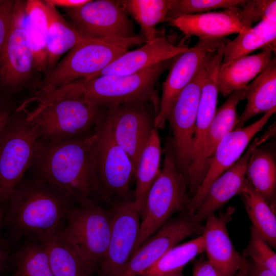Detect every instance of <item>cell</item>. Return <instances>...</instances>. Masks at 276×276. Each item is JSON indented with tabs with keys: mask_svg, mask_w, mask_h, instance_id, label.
Masks as SVG:
<instances>
[{
	"mask_svg": "<svg viewBox=\"0 0 276 276\" xmlns=\"http://www.w3.org/2000/svg\"><path fill=\"white\" fill-rule=\"evenodd\" d=\"M162 154L158 130L155 128L142 152L135 171L133 203L141 213L148 191L160 172Z\"/></svg>",
	"mask_w": 276,
	"mask_h": 276,
	"instance_id": "f1b7e54d",
	"label": "cell"
},
{
	"mask_svg": "<svg viewBox=\"0 0 276 276\" xmlns=\"http://www.w3.org/2000/svg\"><path fill=\"white\" fill-rule=\"evenodd\" d=\"M7 201L4 220L10 233L39 240L61 229L73 206L69 198L38 178H23Z\"/></svg>",
	"mask_w": 276,
	"mask_h": 276,
	"instance_id": "7a4b0ae2",
	"label": "cell"
},
{
	"mask_svg": "<svg viewBox=\"0 0 276 276\" xmlns=\"http://www.w3.org/2000/svg\"><path fill=\"white\" fill-rule=\"evenodd\" d=\"M275 132V126L273 125L261 137L255 139L238 160L212 182L204 200L193 215L196 223L202 224L215 211L239 194L246 182V167L252 152L273 136Z\"/></svg>",
	"mask_w": 276,
	"mask_h": 276,
	"instance_id": "d6986e66",
	"label": "cell"
},
{
	"mask_svg": "<svg viewBox=\"0 0 276 276\" xmlns=\"http://www.w3.org/2000/svg\"><path fill=\"white\" fill-rule=\"evenodd\" d=\"M193 276H224L209 261L200 259L194 264Z\"/></svg>",
	"mask_w": 276,
	"mask_h": 276,
	"instance_id": "ab89813d",
	"label": "cell"
},
{
	"mask_svg": "<svg viewBox=\"0 0 276 276\" xmlns=\"http://www.w3.org/2000/svg\"><path fill=\"white\" fill-rule=\"evenodd\" d=\"M275 110L276 108H273L251 124L234 129L220 141L201 184L191 198L187 210L190 214H195L204 200L212 182L238 160L253 137L262 130Z\"/></svg>",
	"mask_w": 276,
	"mask_h": 276,
	"instance_id": "2e32d148",
	"label": "cell"
},
{
	"mask_svg": "<svg viewBox=\"0 0 276 276\" xmlns=\"http://www.w3.org/2000/svg\"><path fill=\"white\" fill-rule=\"evenodd\" d=\"M111 208L98 204L72 206L62 232L90 270L98 268L107 251L111 227Z\"/></svg>",
	"mask_w": 276,
	"mask_h": 276,
	"instance_id": "9c48e42d",
	"label": "cell"
},
{
	"mask_svg": "<svg viewBox=\"0 0 276 276\" xmlns=\"http://www.w3.org/2000/svg\"><path fill=\"white\" fill-rule=\"evenodd\" d=\"M26 1H15L10 31L0 55V92L10 97L27 81L34 56L25 27Z\"/></svg>",
	"mask_w": 276,
	"mask_h": 276,
	"instance_id": "8fae6325",
	"label": "cell"
},
{
	"mask_svg": "<svg viewBox=\"0 0 276 276\" xmlns=\"http://www.w3.org/2000/svg\"><path fill=\"white\" fill-rule=\"evenodd\" d=\"M25 27L33 51L34 68L46 72L48 20L43 1H26Z\"/></svg>",
	"mask_w": 276,
	"mask_h": 276,
	"instance_id": "f546056e",
	"label": "cell"
},
{
	"mask_svg": "<svg viewBox=\"0 0 276 276\" xmlns=\"http://www.w3.org/2000/svg\"><path fill=\"white\" fill-rule=\"evenodd\" d=\"M212 53L211 52L208 54L192 80L180 93L167 118L173 134L172 144L176 163L186 182L192 160L202 84Z\"/></svg>",
	"mask_w": 276,
	"mask_h": 276,
	"instance_id": "30bf717a",
	"label": "cell"
},
{
	"mask_svg": "<svg viewBox=\"0 0 276 276\" xmlns=\"http://www.w3.org/2000/svg\"><path fill=\"white\" fill-rule=\"evenodd\" d=\"M116 143L135 170L152 131L158 111L151 103H125L104 109Z\"/></svg>",
	"mask_w": 276,
	"mask_h": 276,
	"instance_id": "4fadbf2b",
	"label": "cell"
},
{
	"mask_svg": "<svg viewBox=\"0 0 276 276\" xmlns=\"http://www.w3.org/2000/svg\"><path fill=\"white\" fill-rule=\"evenodd\" d=\"M48 20L47 43V72L53 68L59 59L66 52L89 39L68 24L56 8L43 1Z\"/></svg>",
	"mask_w": 276,
	"mask_h": 276,
	"instance_id": "484cf974",
	"label": "cell"
},
{
	"mask_svg": "<svg viewBox=\"0 0 276 276\" xmlns=\"http://www.w3.org/2000/svg\"><path fill=\"white\" fill-rule=\"evenodd\" d=\"M189 49V47L173 44L164 35H158L153 41L126 52L93 78L106 75L134 73L174 58Z\"/></svg>",
	"mask_w": 276,
	"mask_h": 276,
	"instance_id": "7402d4cb",
	"label": "cell"
},
{
	"mask_svg": "<svg viewBox=\"0 0 276 276\" xmlns=\"http://www.w3.org/2000/svg\"><path fill=\"white\" fill-rule=\"evenodd\" d=\"M15 1H0V55L11 26Z\"/></svg>",
	"mask_w": 276,
	"mask_h": 276,
	"instance_id": "f35d334b",
	"label": "cell"
},
{
	"mask_svg": "<svg viewBox=\"0 0 276 276\" xmlns=\"http://www.w3.org/2000/svg\"><path fill=\"white\" fill-rule=\"evenodd\" d=\"M276 273V254L271 246L252 227L249 244L243 255Z\"/></svg>",
	"mask_w": 276,
	"mask_h": 276,
	"instance_id": "74e56055",
	"label": "cell"
},
{
	"mask_svg": "<svg viewBox=\"0 0 276 276\" xmlns=\"http://www.w3.org/2000/svg\"><path fill=\"white\" fill-rule=\"evenodd\" d=\"M239 195L242 198L248 217L255 228L272 247H276V216L273 208L246 182Z\"/></svg>",
	"mask_w": 276,
	"mask_h": 276,
	"instance_id": "4dcf8cb0",
	"label": "cell"
},
{
	"mask_svg": "<svg viewBox=\"0 0 276 276\" xmlns=\"http://www.w3.org/2000/svg\"><path fill=\"white\" fill-rule=\"evenodd\" d=\"M15 276H54L44 245L31 241L24 244L17 251Z\"/></svg>",
	"mask_w": 276,
	"mask_h": 276,
	"instance_id": "e575fe53",
	"label": "cell"
},
{
	"mask_svg": "<svg viewBox=\"0 0 276 276\" xmlns=\"http://www.w3.org/2000/svg\"><path fill=\"white\" fill-rule=\"evenodd\" d=\"M217 79V72L210 70L206 73L202 84L192 160L187 180L191 197L198 190L209 168L205 156V145L208 129L217 110L219 93Z\"/></svg>",
	"mask_w": 276,
	"mask_h": 276,
	"instance_id": "ac0fdd59",
	"label": "cell"
},
{
	"mask_svg": "<svg viewBox=\"0 0 276 276\" xmlns=\"http://www.w3.org/2000/svg\"><path fill=\"white\" fill-rule=\"evenodd\" d=\"M226 39L199 40L194 47L174 59L169 74L163 83L162 95L155 128H163L176 99L192 80L208 54L216 50Z\"/></svg>",
	"mask_w": 276,
	"mask_h": 276,
	"instance_id": "e0dca14e",
	"label": "cell"
},
{
	"mask_svg": "<svg viewBox=\"0 0 276 276\" xmlns=\"http://www.w3.org/2000/svg\"><path fill=\"white\" fill-rule=\"evenodd\" d=\"M162 276H184L181 271H177L173 273L167 274Z\"/></svg>",
	"mask_w": 276,
	"mask_h": 276,
	"instance_id": "7dc6e473",
	"label": "cell"
},
{
	"mask_svg": "<svg viewBox=\"0 0 276 276\" xmlns=\"http://www.w3.org/2000/svg\"><path fill=\"white\" fill-rule=\"evenodd\" d=\"M65 11L72 25L86 37L130 38L137 35L121 1L89 0Z\"/></svg>",
	"mask_w": 276,
	"mask_h": 276,
	"instance_id": "7c38bea8",
	"label": "cell"
},
{
	"mask_svg": "<svg viewBox=\"0 0 276 276\" xmlns=\"http://www.w3.org/2000/svg\"><path fill=\"white\" fill-rule=\"evenodd\" d=\"M93 168L99 200L112 204L133 200L130 182L135 168L125 151L115 141L104 109L93 130Z\"/></svg>",
	"mask_w": 276,
	"mask_h": 276,
	"instance_id": "8992f818",
	"label": "cell"
},
{
	"mask_svg": "<svg viewBox=\"0 0 276 276\" xmlns=\"http://www.w3.org/2000/svg\"><path fill=\"white\" fill-rule=\"evenodd\" d=\"M241 20L246 30L256 22L267 19L276 21L275 0H248L241 6Z\"/></svg>",
	"mask_w": 276,
	"mask_h": 276,
	"instance_id": "8d00e7d4",
	"label": "cell"
},
{
	"mask_svg": "<svg viewBox=\"0 0 276 276\" xmlns=\"http://www.w3.org/2000/svg\"><path fill=\"white\" fill-rule=\"evenodd\" d=\"M12 276H15L14 275H12Z\"/></svg>",
	"mask_w": 276,
	"mask_h": 276,
	"instance_id": "c3c4849f",
	"label": "cell"
},
{
	"mask_svg": "<svg viewBox=\"0 0 276 276\" xmlns=\"http://www.w3.org/2000/svg\"><path fill=\"white\" fill-rule=\"evenodd\" d=\"M245 0H172L165 21L184 15L209 12L219 8L242 6Z\"/></svg>",
	"mask_w": 276,
	"mask_h": 276,
	"instance_id": "d590c367",
	"label": "cell"
},
{
	"mask_svg": "<svg viewBox=\"0 0 276 276\" xmlns=\"http://www.w3.org/2000/svg\"><path fill=\"white\" fill-rule=\"evenodd\" d=\"M8 259V252L0 243V272L6 268Z\"/></svg>",
	"mask_w": 276,
	"mask_h": 276,
	"instance_id": "ee69618b",
	"label": "cell"
},
{
	"mask_svg": "<svg viewBox=\"0 0 276 276\" xmlns=\"http://www.w3.org/2000/svg\"><path fill=\"white\" fill-rule=\"evenodd\" d=\"M175 58V57H174ZM174 58L128 75H106L66 85L73 92L101 109L125 103H151L158 112L156 83Z\"/></svg>",
	"mask_w": 276,
	"mask_h": 276,
	"instance_id": "277c9868",
	"label": "cell"
},
{
	"mask_svg": "<svg viewBox=\"0 0 276 276\" xmlns=\"http://www.w3.org/2000/svg\"><path fill=\"white\" fill-rule=\"evenodd\" d=\"M39 139L27 113L16 109L0 134V199L7 201L32 164Z\"/></svg>",
	"mask_w": 276,
	"mask_h": 276,
	"instance_id": "ba28073f",
	"label": "cell"
},
{
	"mask_svg": "<svg viewBox=\"0 0 276 276\" xmlns=\"http://www.w3.org/2000/svg\"><path fill=\"white\" fill-rule=\"evenodd\" d=\"M241 6H235L220 12L184 15L168 21L186 38L197 36L199 40L223 39L247 30L241 16Z\"/></svg>",
	"mask_w": 276,
	"mask_h": 276,
	"instance_id": "44dd1931",
	"label": "cell"
},
{
	"mask_svg": "<svg viewBox=\"0 0 276 276\" xmlns=\"http://www.w3.org/2000/svg\"><path fill=\"white\" fill-rule=\"evenodd\" d=\"M246 268L248 276H276V273L269 268L247 258Z\"/></svg>",
	"mask_w": 276,
	"mask_h": 276,
	"instance_id": "b9f144b4",
	"label": "cell"
},
{
	"mask_svg": "<svg viewBox=\"0 0 276 276\" xmlns=\"http://www.w3.org/2000/svg\"><path fill=\"white\" fill-rule=\"evenodd\" d=\"M202 224L187 210L169 219L132 255L120 276H140L181 241L202 232Z\"/></svg>",
	"mask_w": 276,
	"mask_h": 276,
	"instance_id": "9a60e30c",
	"label": "cell"
},
{
	"mask_svg": "<svg viewBox=\"0 0 276 276\" xmlns=\"http://www.w3.org/2000/svg\"><path fill=\"white\" fill-rule=\"evenodd\" d=\"M109 242L100 263L99 276H120L129 260L137 239L141 212L133 200H120L111 205Z\"/></svg>",
	"mask_w": 276,
	"mask_h": 276,
	"instance_id": "5bb4252c",
	"label": "cell"
},
{
	"mask_svg": "<svg viewBox=\"0 0 276 276\" xmlns=\"http://www.w3.org/2000/svg\"><path fill=\"white\" fill-rule=\"evenodd\" d=\"M275 45L276 21L262 20L227 42L221 65L248 55L259 49L268 48L275 53Z\"/></svg>",
	"mask_w": 276,
	"mask_h": 276,
	"instance_id": "4316f807",
	"label": "cell"
},
{
	"mask_svg": "<svg viewBox=\"0 0 276 276\" xmlns=\"http://www.w3.org/2000/svg\"><path fill=\"white\" fill-rule=\"evenodd\" d=\"M2 202L0 199V231L4 219V215L2 208Z\"/></svg>",
	"mask_w": 276,
	"mask_h": 276,
	"instance_id": "bcb514c9",
	"label": "cell"
},
{
	"mask_svg": "<svg viewBox=\"0 0 276 276\" xmlns=\"http://www.w3.org/2000/svg\"><path fill=\"white\" fill-rule=\"evenodd\" d=\"M93 130L61 141L39 139L31 166L38 178L82 206L97 204L99 200L93 168Z\"/></svg>",
	"mask_w": 276,
	"mask_h": 276,
	"instance_id": "6da1fadb",
	"label": "cell"
},
{
	"mask_svg": "<svg viewBox=\"0 0 276 276\" xmlns=\"http://www.w3.org/2000/svg\"><path fill=\"white\" fill-rule=\"evenodd\" d=\"M245 175L254 189L274 209L276 163L273 152L262 145L255 148L247 163Z\"/></svg>",
	"mask_w": 276,
	"mask_h": 276,
	"instance_id": "83f0119b",
	"label": "cell"
},
{
	"mask_svg": "<svg viewBox=\"0 0 276 276\" xmlns=\"http://www.w3.org/2000/svg\"><path fill=\"white\" fill-rule=\"evenodd\" d=\"M273 52L270 48L259 53L241 57L229 63L221 65L218 74L219 92L227 96L233 92L246 88L269 65Z\"/></svg>",
	"mask_w": 276,
	"mask_h": 276,
	"instance_id": "603a6c76",
	"label": "cell"
},
{
	"mask_svg": "<svg viewBox=\"0 0 276 276\" xmlns=\"http://www.w3.org/2000/svg\"><path fill=\"white\" fill-rule=\"evenodd\" d=\"M10 97L0 95V134L14 112Z\"/></svg>",
	"mask_w": 276,
	"mask_h": 276,
	"instance_id": "60d3db41",
	"label": "cell"
},
{
	"mask_svg": "<svg viewBox=\"0 0 276 276\" xmlns=\"http://www.w3.org/2000/svg\"><path fill=\"white\" fill-rule=\"evenodd\" d=\"M204 251V241L201 235L173 247L140 276H162L181 271L189 262Z\"/></svg>",
	"mask_w": 276,
	"mask_h": 276,
	"instance_id": "836d02e7",
	"label": "cell"
},
{
	"mask_svg": "<svg viewBox=\"0 0 276 276\" xmlns=\"http://www.w3.org/2000/svg\"><path fill=\"white\" fill-rule=\"evenodd\" d=\"M62 227L39 240L45 247L54 276H90L93 271L64 238Z\"/></svg>",
	"mask_w": 276,
	"mask_h": 276,
	"instance_id": "d4e9b609",
	"label": "cell"
},
{
	"mask_svg": "<svg viewBox=\"0 0 276 276\" xmlns=\"http://www.w3.org/2000/svg\"><path fill=\"white\" fill-rule=\"evenodd\" d=\"M191 198L185 178L178 169L172 142H169L165 146L163 169L149 189L141 211L139 234L132 255L174 214L186 211Z\"/></svg>",
	"mask_w": 276,
	"mask_h": 276,
	"instance_id": "52a82bcc",
	"label": "cell"
},
{
	"mask_svg": "<svg viewBox=\"0 0 276 276\" xmlns=\"http://www.w3.org/2000/svg\"><path fill=\"white\" fill-rule=\"evenodd\" d=\"M121 3L139 25L146 43H150L157 37L156 26L165 21L172 0H123Z\"/></svg>",
	"mask_w": 276,
	"mask_h": 276,
	"instance_id": "1f68e13d",
	"label": "cell"
},
{
	"mask_svg": "<svg viewBox=\"0 0 276 276\" xmlns=\"http://www.w3.org/2000/svg\"><path fill=\"white\" fill-rule=\"evenodd\" d=\"M246 88L232 93L226 101L216 110L205 140V156L209 166L219 143L235 129L238 119L237 107L240 101L245 99Z\"/></svg>",
	"mask_w": 276,
	"mask_h": 276,
	"instance_id": "d6a6232c",
	"label": "cell"
},
{
	"mask_svg": "<svg viewBox=\"0 0 276 276\" xmlns=\"http://www.w3.org/2000/svg\"><path fill=\"white\" fill-rule=\"evenodd\" d=\"M48 3L57 7L63 8L65 10L73 9L79 8L89 0H46Z\"/></svg>",
	"mask_w": 276,
	"mask_h": 276,
	"instance_id": "7bdbcfd3",
	"label": "cell"
},
{
	"mask_svg": "<svg viewBox=\"0 0 276 276\" xmlns=\"http://www.w3.org/2000/svg\"><path fill=\"white\" fill-rule=\"evenodd\" d=\"M234 276H248L246 268V262L243 266Z\"/></svg>",
	"mask_w": 276,
	"mask_h": 276,
	"instance_id": "f6af8a7d",
	"label": "cell"
},
{
	"mask_svg": "<svg viewBox=\"0 0 276 276\" xmlns=\"http://www.w3.org/2000/svg\"><path fill=\"white\" fill-rule=\"evenodd\" d=\"M247 104L238 117L235 129L244 127L253 117L276 108V59L274 57L269 65L249 84L246 88Z\"/></svg>",
	"mask_w": 276,
	"mask_h": 276,
	"instance_id": "cb8c5ba5",
	"label": "cell"
},
{
	"mask_svg": "<svg viewBox=\"0 0 276 276\" xmlns=\"http://www.w3.org/2000/svg\"><path fill=\"white\" fill-rule=\"evenodd\" d=\"M234 210L229 207L219 215H211L202 231L208 260L224 276H234L246 262V258L235 248L227 230Z\"/></svg>",
	"mask_w": 276,
	"mask_h": 276,
	"instance_id": "ffe728a7",
	"label": "cell"
},
{
	"mask_svg": "<svg viewBox=\"0 0 276 276\" xmlns=\"http://www.w3.org/2000/svg\"><path fill=\"white\" fill-rule=\"evenodd\" d=\"M143 43L146 40L142 35L130 38H89L72 49L47 72L37 87L36 95L47 94L78 80L91 79L129 48Z\"/></svg>",
	"mask_w": 276,
	"mask_h": 276,
	"instance_id": "5b68a950",
	"label": "cell"
},
{
	"mask_svg": "<svg viewBox=\"0 0 276 276\" xmlns=\"http://www.w3.org/2000/svg\"><path fill=\"white\" fill-rule=\"evenodd\" d=\"M38 102L27 113L39 139L58 141L91 131L103 109L68 89L66 86L34 98Z\"/></svg>",
	"mask_w": 276,
	"mask_h": 276,
	"instance_id": "3957f363",
	"label": "cell"
}]
</instances>
